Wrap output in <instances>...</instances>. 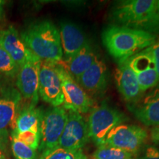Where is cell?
Returning <instances> with one entry per match:
<instances>
[{"instance_id":"cell-1","label":"cell","mask_w":159,"mask_h":159,"mask_svg":"<svg viewBox=\"0 0 159 159\" xmlns=\"http://www.w3.org/2000/svg\"><path fill=\"white\" fill-rule=\"evenodd\" d=\"M102 40L109 54L119 63L150 47L158 39V35L148 32L111 25L102 31Z\"/></svg>"},{"instance_id":"cell-2","label":"cell","mask_w":159,"mask_h":159,"mask_svg":"<svg viewBox=\"0 0 159 159\" xmlns=\"http://www.w3.org/2000/svg\"><path fill=\"white\" fill-rule=\"evenodd\" d=\"M157 0H125L114 6L110 19L114 25L159 35L156 15Z\"/></svg>"},{"instance_id":"cell-3","label":"cell","mask_w":159,"mask_h":159,"mask_svg":"<svg viewBox=\"0 0 159 159\" xmlns=\"http://www.w3.org/2000/svg\"><path fill=\"white\" fill-rule=\"evenodd\" d=\"M26 47L41 61L61 62L63 54L58 29L49 20L32 24L21 34Z\"/></svg>"},{"instance_id":"cell-4","label":"cell","mask_w":159,"mask_h":159,"mask_svg":"<svg viewBox=\"0 0 159 159\" xmlns=\"http://www.w3.org/2000/svg\"><path fill=\"white\" fill-rule=\"evenodd\" d=\"M128 119L124 113L108 105L102 104L93 107L89 111L87 121L89 139L97 147L104 145L109 132Z\"/></svg>"},{"instance_id":"cell-5","label":"cell","mask_w":159,"mask_h":159,"mask_svg":"<svg viewBox=\"0 0 159 159\" xmlns=\"http://www.w3.org/2000/svg\"><path fill=\"white\" fill-rule=\"evenodd\" d=\"M68 111L63 107H53L43 112L40 126L39 150L44 151L58 145L65 125Z\"/></svg>"},{"instance_id":"cell-6","label":"cell","mask_w":159,"mask_h":159,"mask_svg":"<svg viewBox=\"0 0 159 159\" xmlns=\"http://www.w3.org/2000/svg\"><path fill=\"white\" fill-rule=\"evenodd\" d=\"M148 139V131L142 127L122 124L109 132L105 144L119 148L136 156Z\"/></svg>"},{"instance_id":"cell-7","label":"cell","mask_w":159,"mask_h":159,"mask_svg":"<svg viewBox=\"0 0 159 159\" xmlns=\"http://www.w3.org/2000/svg\"><path fill=\"white\" fill-rule=\"evenodd\" d=\"M39 94L46 102L60 107L64 102L59 62L41 61L39 73Z\"/></svg>"},{"instance_id":"cell-8","label":"cell","mask_w":159,"mask_h":159,"mask_svg":"<svg viewBox=\"0 0 159 159\" xmlns=\"http://www.w3.org/2000/svg\"><path fill=\"white\" fill-rule=\"evenodd\" d=\"M59 69L64 97L63 108L67 111H75L80 114H87L94 105L92 99L77 81L71 77L60 62Z\"/></svg>"},{"instance_id":"cell-9","label":"cell","mask_w":159,"mask_h":159,"mask_svg":"<svg viewBox=\"0 0 159 159\" xmlns=\"http://www.w3.org/2000/svg\"><path fill=\"white\" fill-rule=\"evenodd\" d=\"M41 60L33 54L19 67L16 75V85L21 97L36 105L39 101V73Z\"/></svg>"},{"instance_id":"cell-10","label":"cell","mask_w":159,"mask_h":159,"mask_svg":"<svg viewBox=\"0 0 159 159\" xmlns=\"http://www.w3.org/2000/svg\"><path fill=\"white\" fill-rule=\"evenodd\" d=\"M87 122L82 115L68 111L66 124L57 146L70 150H80L89 140Z\"/></svg>"},{"instance_id":"cell-11","label":"cell","mask_w":159,"mask_h":159,"mask_svg":"<svg viewBox=\"0 0 159 159\" xmlns=\"http://www.w3.org/2000/svg\"><path fill=\"white\" fill-rule=\"evenodd\" d=\"M128 60L143 93L159 85L158 74L148 48Z\"/></svg>"},{"instance_id":"cell-12","label":"cell","mask_w":159,"mask_h":159,"mask_svg":"<svg viewBox=\"0 0 159 159\" xmlns=\"http://www.w3.org/2000/svg\"><path fill=\"white\" fill-rule=\"evenodd\" d=\"M114 76L117 89L125 101L133 105L142 99L144 93L141 90L128 59L119 63Z\"/></svg>"},{"instance_id":"cell-13","label":"cell","mask_w":159,"mask_h":159,"mask_svg":"<svg viewBox=\"0 0 159 159\" xmlns=\"http://www.w3.org/2000/svg\"><path fill=\"white\" fill-rule=\"evenodd\" d=\"M21 95L13 87L3 89L0 92V141L7 139V128L13 125L19 114Z\"/></svg>"},{"instance_id":"cell-14","label":"cell","mask_w":159,"mask_h":159,"mask_svg":"<svg viewBox=\"0 0 159 159\" xmlns=\"http://www.w3.org/2000/svg\"><path fill=\"white\" fill-rule=\"evenodd\" d=\"M59 33L65 59L73 56L89 43L88 38L82 30L70 21L61 22Z\"/></svg>"},{"instance_id":"cell-15","label":"cell","mask_w":159,"mask_h":159,"mask_svg":"<svg viewBox=\"0 0 159 159\" xmlns=\"http://www.w3.org/2000/svg\"><path fill=\"white\" fill-rule=\"evenodd\" d=\"M77 83L85 91L99 94L105 91L108 85V68L102 60L95 62L79 77Z\"/></svg>"},{"instance_id":"cell-16","label":"cell","mask_w":159,"mask_h":159,"mask_svg":"<svg viewBox=\"0 0 159 159\" xmlns=\"http://www.w3.org/2000/svg\"><path fill=\"white\" fill-rule=\"evenodd\" d=\"M0 46L19 67L33 54L26 47L16 29L13 26H10L7 29L0 30Z\"/></svg>"},{"instance_id":"cell-17","label":"cell","mask_w":159,"mask_h":159,"mask_svg":"<svg viewBox=\"0 0 159 159\" xmlns=\"http://www.w3.org/2000/svg\"><path fill=\"white\" fill-rule=\"evenodd\" d=\"M130 109L136 118L146 126H159V89L131 105Z\"/></svg>"},{"instance_id":"cell-18","label":"cell","mask_w":159,"mask_h":159,"mask_svg":"<svg viewBox=\"0 0 159 159\" xmlns=\"http://www.w3.org/2000/svg\"><path fill=\"white\" fill-rule=\"evenodd\" d=\"M97 58L98 57L96 55L90 43H89L73 56L65 59L64 61L62 60L60 63L71 77L77 81Z\"/></svg>"},{"instance_id":"cell-19","label":"cell","mask_w":159,"mask_h":159,"mask_svg":"<svg viewBox=\"0 0 159 159\" xmlns=\"http://www.w3.org/2000/svg\"><path fill=\"white\" fill-rule=\"evenodd\" d=\"M43 111L35 105L30 104L19 111L13 125V133L32 130L40 133V126ZM12 133V134H13Z\"/></svg>"},{"instance_id":"cell-20","label":"cell","mask_w":159,"mask_h":159,"mask_svg":"<svg viewBox=\"0 0 159 159\" xmlns=\"http://www.w3.org/2000/svg\"><path fill=\"white\" fill-rule=\"evenodd\" d=\"M135 156L130 152L104 144L97 148L90 159H135Z\"/></svg>"},{"instance_id":"cell-21","label":"cell","mask_w":159,"mask_h":159,"mask_svg":"<svg viewBox=\"0 0 159 159\" xmlns=\"http://www.w3.org/2000/svg\"><path fill=\"white\" fill-rule=\"evenodd\" d=\"M39 159H88L82 150H70L55 147L43 151Z\"/></svg>"},{"instance_id":"cell-22","label":"cell","mask_w":159,"mask_h":159,"mask_svg":"<svg viewBox=\"0 0 159 159\" xmlns=\"http://www.w3.org/2000/svg\"><path fill=\"white\" fill-rule=\"evenodd\" d=\"M19 69V66L0 46V75L13 78L16 77Z\"/></svg>"},{"instance_id":"cell-23","label":"cell","mask_w":159,"mask_h":159,"mask_svg":"<svg viewBox=\"0 0 159 159\" xmlns=\"http://www.w3.org/2000/svg\"><path fill=\"white\" fill-rule=\"evenodd\" d=\"M11 149L16 159H35L37 156L36 151L33 150L20 142L18 139L13 138L11 142Z\"/></svg>"},{"instance_id":"cell-24","label":"cell","mask_w":159,"mask_h":159,"mask_svg":"<svg viewBox=\"0 0 159 159\" xmlns=\"http://www.w3.org/2000/svg\"><path fill=\"white\" fill-rule=\"evenodd\" d=\"M12 137L19 140L24 144L27 145L33 150H36L40 144V133L32 130L24 131L21 133H13Z\"/></svg>"},{"instance_id":"cell-25","label":"cell","mask_w":159,"mask_h":159,"mask_svg":"<svg viewBox=\"0 0 159 159\" xmlns=\"http://www.w3.org/2000/svg\"><path fill=\"white\" fill-rule=\"evenodd\" d=\"M149 52L152 57L153 62L156 66V69L159 76V39L154 44L148 48Z\"/></svg>"},{"instance_id":"cell-26","label":"cell","mask_w":159,"mask_h":159,"mask_svg":"<svg viewBox=\"0 0 159 159\" xmlns=\"http://www.w3.org/2000/svg\"><path fill=\"white\" fill-rule=\"evenodd\" d=\"M135 159H159V149L156 147H148L142 156Z\"/></svg>"},{"instance_id":"cell-27","label":"cell","mask_w":159,"mask_h":159,"mask_svg":"<svg viewBox=\"0 0 159 159\" xmlns=\"http://www.w3.org/2000/svg\"><path fill=\"white\" fill-rule=\"evenodd\" d=\"M151 139L154 143L159 144V126L155 127L152 129L150 134Z\"/></svg>"},{"instance_id":"cell-28","label":"cell","mask_w":159,"mask_h":159,"mask_svg":"<svg viewBox=\"0 0 159 159\" xmlns=\"http://www.w3.org/2000/svg\"><path fill=\"white\" fill-rule=\"evenodd\" d=\"M0 159H9L5 143L0 141Z\"/></svg>"},{"instance_id":"cell-29","label":"cell","mask_w":159,"mask_h":159,"mask_svg":"<svg viewBox=\"0 0 159 159\" xmlns=\"http://www.w3.org/2000/svg\"><path fill=\"white\" fill-rule=\"evenodd\" d=\"M5 5V2L2 1V0H0V18L3 14L4 12V6Z\"/></svg>"},{"instance_id":"cell-30","label":"cell","mask_w":159,"mask_h":159,"mask_svg":"<svg viewBox=\"0 0 159 159\" xmlns=\"http://www.w3.org/2000/svg\"><path fill=\"white\" fill-rule=\"evenodd\" d=\"M156 15H157V21H158V25L159 28V0L156 2Z\"/></svg>"}]
</instances>
